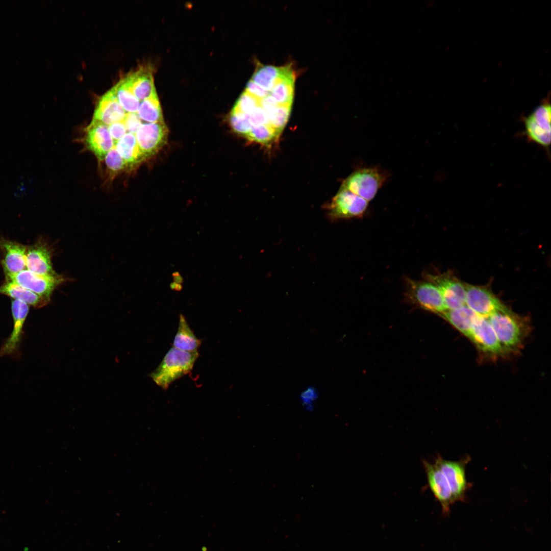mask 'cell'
Instances as JSON below:
<instances>
[{"label":"cell","mask_w":551,"mask_h":551,"mask_svg":"<svg viewBox=\"0 0 551 551\" xmlns=\"http://www.w3.org/2000/svg\"><path fill=\"white\" fill-rule=\"evenodd\" d=\"M423 465L430 489L440 504L442 512L448 514L455 502L445 476L435 463L423 460Z\"/></svg>","instance_id":"4fadbf2b"},{"label":"cell","mask_w":551,"mask_h":551,"mask_svg":"<svg viewBox=\"0 0 551 551\" xmlns=\"http://www.w3.org/2000/svg\"><path fill=\"white\" fill-rule=\"evenodd\" d=\"M291 105H280L268 114L269 124L281 133L290 116Z\"/></svg>","instance_id":"f1b7e54d"},{"label":"cell","mask_w":551,"mask_h":551,"mask_svg":"<svg viewBox=\"0 0 551 551\" xmlns=\"http://www.w3.org/2000/svg\"><path fill=\"white\" fill-rule=\"evenodd\" d=\"M201 342L190 329L185 316L181 314L178 331L173 341L172 347L182 351L195 352H197Z\"/></svg>","instance_id":"7402d4cb"},{"label":"cell","mask_w":551,"mask_h":551,"mask_svg":"<svg viewBox=\"0 0 551 551\" xmlns=\"http://www.w3.org/2000/svg\"><path fill=\"white\" fill-rule=\"evenodd\" d=\"M368 202L353 193L340 188L329 207V215L333 219L362 216Z\"/></svg>","instance_id":"9c48e42d"},{"label":"cell","mask_w":551,"mask_h":551,"mask_svg":"<svg viewBox=\"0 0 551 551\" xmlns=\"http://www.w3.org/2000/svg\"><path fill=\"white\" fill-rule=\"evenodd\" d=\"M387 178V174L378 168H360L345 180L340 188L369 202L374 197Z\"/></svg>","instance_id":"3957f363"},{"label":"cell","mask_w":551,"mask_h":551,"mask_svg":"<svg viewBox=\"0 0 551 551\" xmlns=\"http://www.w3.org/2000/svg\"><path fill=\"white\" fill-rule=\"evenodd\" d=\"M230 122L235 132L244 136L249 133L253 127L248 114L242 113L234 109L230 116Z\"/></svg>","instance_id":"f546056e"},{"label":"cell","mask_w":551,"mask_h":551,"mask_svg":"<svg viewBox=\"0 0 551 551\" xmlns=\"http://www.w3.org/2000/svg\"><path fill=\"white\" fill-rule=\"evenodd\" d=\"M115 147L127 165L139 163L145 158L139 147L134 134L128 133L124 134L115 143Z\"/></svg>","instance_id":"603a6c76"},{"label":"cell","mask_w":551,"mask_h":551,"mask_svg":"<svg viewBox=\"0 0 551 551\" xmlns=\"http://www.w3.org/2000/svg\"><path fill=\"white\" fill-rule=\"evenodd\" d=\"M197 352H187L171 347L151 377L162 389L191 371L198 357Z\"/></svg>","instance_id":"6da1fadb"},{"label":"cell","mask_w":551,"mask_h":551,"mask_svg":"<svg viewBox=\"0 0 551 551\" xmlns=\"http://www.w3.org/2000/svg\"><path fill=\"white\" fill-rule=\"evenodd\" d=\"M503 353L514 351L521 343L523 336L522 322L507 309L496 312L488 318Z\"/></svg>","instance_id":"7a4b0ae2"},{"label":"cell","mask_w":551,"mask_h":551,"mask_svg":"<svg viewBox=\"0 0 551 551\" xmlns=\"http://www.w3.org/2000/svg\"><path fill=\"white\" fill-rule=\"evenodd\" d=\"M27 247V246L16 241L0 238V250L2 254L1 264L5 277L26 269Z\"/></svg>","instance_id":"9a60e30c"},{"label":"cell","mask_w":551,"mask_h":551,"mask_svg":"<svg viewBox=\"0 0 551 551\" xmlns=\"http://www.w3.org/2000/svg\"><path fill=\"white\" fill-rule=\"evenodd\" d=\"M245 91L259 99H261L269 94L268 91L255 83L252 80L248 82Z\"/></svg>","instance_id":"8d00e7d4"},{"label":"cell","mask_w":551,"mask_h":551,"mask_svg":"<svg viewBox=\"0 0 551 551\" xmlns=\"http://www.w3.org/2000/svg\"><path fill=\"white\" fill-rule=\"evenodd\" d=\"M468 338L483 352L494 355L503 353L495 333L486 317L478 315Z\"/></svg>","instance_id":"2e32d148"},{"label":"cell","mask_w":551,"mask_h":551,"mask_svg":"<svg viewBox=\"0 0 551 551\" xmlns=\"http://www.w3.org/2000/svg\"><path fill=\"white\" fill-rule=\"evenodd\" d=\"M469 461V456L458 461L444 460L440 456L435 459L434 463L445 476L455 502H464L466 493L471 486L466 477V466Z\"/></svg>","instance_id":"52a82bcc"},{"label":"cell","mask_w":551,"mask_h":551,"mask_svg":"<svg viewBox=\"0 0 551 551\" xmlns=\"http://www.w3.org/2000/svg\"><path fill=\"white\" fill-rule=\"evenodd\" d=\"M425 279L439 288L447 310L456 309L465 305V285L452 274H428Z\"/></svg>","instance_id":"30bf717a"},{"label":"cell","mask_w":551,"mask_h":551,"mask_svg":"<svg viewBox=\"0 0 551 551\" xmlns=\"http://www.w3.org/2000/svg\"><path fill=\"white\" fill-rule=\"evenodd\" d=\"M117 99L128 113H136L139 108V100L132 93L122 79L112 88Z\"/></svg>","instance_id":"484cf974"},{"label":"cell","mask_w":551,"mask_h":551,"mask_svg":"<svg viewBox=\"0 0 551 551\" xmlns=\"http://www.w3.org/2000/svg\"><path fill=\"white\" fill-rule=\"evenodd\" d=\"M441 315L457 330L469 337L473 324L479 315L465 305L456 309L447 310Z\"/></svg>","instance_id":"44dd1931"},{"label":"cell","mask_w":551,"mask_h":551,"mask_svg":"<svg viewBox=\"0 0 551 551\" xmlns=\"http://www.w3.org/2000/svg\"><path fill=\"white\" fill-rule=\"evenodd\" d=\"M280 134L269 124H264L253 126L245 137L250 140L266 144L273 141Z\"/></svg>","instance_id":"83f0119b"},{"label":"cell","mask_w":551,"mask_h":551,"mask_svg":"<svg viewBox=\"0 0 551 551\" xmlns=\"http://www.w3.org/2000/svg\"><path fill=\"white\" fill-rule=\"evenodd\" d=\"M248 116L253 126L269 124L268 114L260 106L256 108Z\"/></svg>","instance_id":"836d02e7"},{"label":"cell","mask_w":551,"mask_h":551,"mask_svg":"<svg viewBox=\"0 0 551 551\" xmlns=\"http://www.w3.org/2000/svg\"><path fill=\"white\" fill-rule=\"evenodd\" d=\"M279 104L270 95L260 100V106L268 113L278 106Z\"/></svg>","instance_id":"74e56055"},{"label":"cell","mask_w":551,"mask_h":551,"mask_svg":"<svg viewBox=\"0 0 551 551\" xmlns=\"http://www.w3.org/2000/svg\"><path fill=\"white\" fill-rule=\"evenodd\" d=\"M5 279L11 280L34 292L49 302L54 290L69 279L58 274L54 276H41L25 269Z\"/></svg>","instance_id":"8992f818"},{"label":"cell","mask_w":551,"mask_h":551,"mask_svg":"<svg viewBox=\"0 0 551 551\" xmlns=\"http://www.w3.org/2000/svg\"><path fill=\"white\" fill-rule=\"evenodd\" d=\"M54 249L44 240L40 238L26 251V269L41 276H54L58 273L53 267L52 262Z\"/></svg>","instance_id":"7c38bea8"},{"label":"cell","mask_w":551,"mask_h":551,"mask_svg":"<svg viewBox=\"0 0 551 551\" xmlns=\"http://www.w3.org/2000/svg\"><path fill=\"white\" fill-rule=\"evenodd\" d=\"M318 396V392L314 387H309L303 391L300 395L303 405L307 410L311 411L313 409L314 403Z\"/></svg>","instance_id":"d6a6232c"},{"label":"cell","mask_w":551,"mask_h":551,"mask_svg":"<svg viewBox=\"0 0 551 551\" xmlns=\"http://www.w3.org/2000/svg\"><path fill=\"white\" fill-rule=\"evenodd\" d=\"M465 305L478 315L488 318L508 308L491 291L483 286L465 285Z\"/></svg>","instance_id":"ba28073f"},{"label":"cell","mask_w":551,"mask_h":551,"mask_svg":"<svg viewBox=\"0 0 551 551\" xmlns=\"http://www.w3.org/2000/svg\"><path fill=\"white\" fill-rule=\"evenodd\" d=\"M126 115L125 110L111 89L99 99L92 120L109 126L123 121Z\"/></svg>","instance_id":"ac0fdd59"},{"label":"cell","mask_w":551,"mask_h":551,"mask_svg":"<svg viewBox=\"0 0 551 551\" xmlns=\"http://www.w3.org/2000/svg\"><path fill=\"white\" fill-rule=\"evenodd\" d=\"M284 66L259 65L254 72L252 80L267 91L273 88L276 79L281 74Z\"/></svg>","instance_id":"cb8c5ba5"},{"label":"cell","mask_w":551,"mask_h":551,"mask_svg":"<svg viewBox=\"0 0 551 551\" xmlns=\"http://www.w3.org/2000/svg\"><path fill=\"white\" fill-rule=\"evenodd\" d=\"M122 79L138 100L143 101L157 95L149 68H141Z\"/></svg>","instance_id":"d6986e66"},{"label":"cell","mask_w":551,"mask_h":551,"mask_svg":"<svg viewBox=\"0 0 551 551\" xmlns=\"http://www.w3.org/2000/svg\"><path fill=\"white\" fill-rule=\"evenodd\" d=\"M407 296L414 304L438 314L447 310L441 293L433 283L427 280L408 281Z\"/></svg>","instance_id":"5b68a950"},{"label":"cell","mask_w":551,"mask_h":551,"mask_svg":"<svg viewBox=\"0 0 551 551\" xmlns=\"http://www.w3.org/2000/svg\"><path fill=\"white\" fill-rule=\"evenodd\" d=\"M137 111L140 119L145 121L151 123L163 121L162 112L157 95L142 101Z\"/></svg>","instance_id":"d4e9b609"},{"label":"cell","mask_w":551,"mask_h":551,"mask_svg":"<svg viewBox=\"0 0 551 551\" xmlns=\"http://www.w3.org/2000/svg\"><path fill=\"white\" fill-rule=\"evenodd\" d=\"M0 294L22 302L35 308H41L49 302L34 292L7 279L0 286Z\"/></svg>","instance_id":"ffe728a7"},{"label":"cell","mask_w":551,"mask_h":551,"mask_svg":"<svg viewBox=\"0 0 551 551\" xmlns=\"http://www.w3.org/2000/svg\"><path fill=\"white\" fill-rule=\"evenodd\" d=\"M168 129L164 121L142 124L136 133L139 147L146 158L155 155L166 143Z\"/></svg>","instance_id":"8fae6325"},{"label":"cell","mask_w":551,"mask_h":551,"mask_svg":"<svg viewBox=\"0 0 551 551\" xmlns=\"http://www.w3.org/2000/svg\"><path fill=\"white\" fill-rule=\"evenodd\" d=\"M295 78L285 79L278 83L270 91L272 96L280 105H292L294 95V83Z\"/></svg>","instance_id":"4316f807"},{"label":"cell","mask_w":551,"mask_h":551,"mask_svg":"<svg viewBox=\"0 0 551 551\" xmlns=\"http://www.w3.org/2000/svg\"><path fill=\"white\" fill-rule=\"evenodd\" d=\"M527 139L549 152L551 141V106L545 101L523 119Z\"/></svg>","instance_id":"277c9868"},{"label":"cell","mask_w":551,"mask_h":551,"mask_svg":"<svg viewBox=\"0 0 551 551\" xmlns=\"http://www.w3.org/2000/svg\"><path fill=\"white\" fill-rule=\"evenodd\" d=\"M105 159L107 168L113 173L122 170L127 165L115 146L108 152Z\"/></svg>","instance_id":"1f68e13d"},{"label":"cell","mask_w":551,"mask_h":551,"mask_svg":"<svg viewBox=\"0 0 551 551\" xmlns=\"http://www.w3.org/2000/svg\"><path fill=\"white\" fill-rule=\"evenodd\" d=\"M260 100L244 91L239 96L233 109L242 113L248 115L256 108L260 106Z\"/></svg>","instance_id":"4dcf8cb0"},{"label":"cell","mask_w":551,"mask_h":551,"mask_svg":"<svg viewBox=\"0 0 551 551\" xmlns=\"http://www.w3.org/2000/svg\"><path fill=\"white\" fill-rule=\"evenodd\" d=\"M108 130L115 144L126 134L127 132L126 127L122 121L109 125Z\"/></svg>","instance_id":"d590c367"},{"label":"cell","mask_w":551,"mask_h":551,"mask_svg":"<svg viewBox=\"0 0 551 551\" xmlns=\"http://www.w3.org/2000/svg\"><path fill=\"white\" fill-rule=\"evenodd\" d=\"M11 308L13 321V330L0 349L1 356L12 355L18 351L30 306L18 300L13 299Z\"/></svg>","instance_id":"e0dca14e"},{"label":"cell","mask_w":551,"mask_h":551,"mask_svg":"<svg viewBox=\"0 0 551 551\" xmlns=\"http://www.w3.org/2000/svg\"><path fill=\"white\" fill-rule=\"evenodd\" d=\"M84 141L88 149L100 161L104 160L115 146L108 127L93 120L86 129Z\"/></svg>","instance_id":"5bb4252c"},{"label":"cell","mask_w":551,"mask_h":551,"mask_svg":"<svg viewBox=\"0 0 551 551\" xmlns=\"http://www.w3.org/2000/svg\"><path fill=\"white\" fill-rule=\"evenodd\" d=\"M122 121L127 131L132 134L136 133L142 124L139 117L136 113H127Z\"/></svg>","instance_id":"e575fe53"},{"label":"cell","mask_w":551,"mask_h":551,"mask_svg":"<svg viewBox=\"0 0 551 551\" xmlns=\"http://www.w3.org/2000/svg\"><path fill=\"white\" fill-rule=\"evenodd\" d=\"M172 276L173 277V282L182 284L184 281L183 277L181 276L180 273L178 271H175L172 273Z\"/></svg>","instance_id":"f35d334b"}]
</instances>
